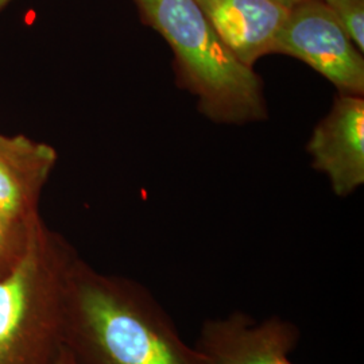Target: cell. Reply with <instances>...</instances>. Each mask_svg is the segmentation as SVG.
<instances>
[{
    "mask_svg": "<svg viewBox=\"0 0 364 364\" xmlns=\"http://www.w3.org/2000/svg\"><path fill=\"white\" fill-rule=\"evenodd\" d=\"M63 344L78 364H208L147 287L80 255L68 277Z\"/></svg>",
    "mask_w": 364,
    "mask_h": 364,
    "instance_id": "cell-1",
    "label": "cell"
},
{
    "mask_svg": "<svg viewBox=\"0 0 364 364\" xmlns=\"http://www.w3.org/2000/svg\"><path fill=\"white\" fill-rule=\"evenodd\" d=\"M146 25L174 53L178 81L200 111L218 123L242 124L266 117L259 76L225 46L196 0H134Z\"/></svg>",
    "mask_w": 364,
    "mask_h": 364,
    "instance_id": "cell-2",
    "label": "cell"
},
{
    "mask_svg": "<svg viewBox=\"0 0 364 364\" xmlns=\"http://www.w3.org/2000/svg\"><path fill=\"white\" fill-rule=\"evenodd\" d=\"M77 251L34 221L26 251L0 277V364H55L64 347L70 267Z\"/></svg>",
    "mask_w": 364,
    "mask_h": 364,
    "instance_id": "cell-3",
    "label": "cell"
},
{
    "mask_svg": "<svg viewBox=\"0 0 364 364\" xmlns=\"http://www.w3.org/2000/svg\"><path fill=\"white\" fill-rule=\"evenodd\" d=\"M273 53L306 63L344 95H363V53L324 0H301L289 10Z\"/></svg>",
    "mask_w": 364,
    "mask_h": 364,
    "instance_id": "cell-4",
    "label": "cell"
},
{
    "mask_svg": "<svg viewBox=\"0 0 364 364\" xmlns=\"http://www.w3.org/2000/svg\"><path fill=\"white\" fill-rule=\"evenodd\" d=\"M299 338L290 320L275 314L257 320L235 311L204 320L193 346L208 364H294L289 355Z\"/></svg>",
    "mask_w": 364,
    "mask_h": 364,
    "instance_id": "cell-5",
    "label": "cell"
},
{
    "mask_svg": "<svg viewBox=\"0 0 364 364\" xmlns=\"http://www.w3.org/2000/svg\"><path fill=\"white\" fill-rule=\"evenodd\" d=\"M313 166L326 173L340 197L364 182V100L341 93L331 112L313 131L308 144Z\"/></svg>",
    "mask_w": 364,
    "mask_h": 364,
    "instance_id": "cell-6",
    "label": "cell"
},
{
    "mask_svg": "<svg viewBox=\"0 0 364 364\" xmlns=\"http://www.w3.org/2000/svg\"><path fill=\"white\" fill-rule=\"evenodd\" d=\"M57 159L50 144L23 134H0V215L21 221L38 216L39 198Z\"/></svg>",
    "mask_w": 364,
    "mask_h": 364,
    "instance_id": "cell-7",
    "label": "cell"
},
{
    "mask_svg": "<svg viewBox=\"0 0 364 364\" xmlns=\"http://www.w3.org/2000/svg\"><path fill=\"white\" fill-rule=\"evenodd\" d=\"M225 46L245 65L273 53L289 10L273 0H196Z\"/></svg>",
    "mask_w": 364,
    "mask_h": 364,
    "instance_id": "cell-8",
    "label": "cell"
},
{
    "mask_svg": "<svg viewBox=\"0 0 364 364\" xmlns=\"http://www.w3.org/2000/svg\"><path fill=\"white\" fill-rule=\"evenodd\" d=\"M14 220L0 215V277L9 273L26 251L34 221Z\"/></svg>",
    "mask_w": 364,
    "mask_h": 364,
    "instance_id": "cell-9",
    "label": "cell"
},
{
    "mask_svg": "<svg viewBox=\"0 0 364 364\" xmlns=\"http://www.w3.org/2000/svg\"><path fill=\"white\" fill-rule=\"evenodd\" d=\"M356 48L364 52V0H324Z\"/></svg>",
    "mask_w": 364,
    "mask_h": 364,
    "instance_id": "cell-10",
    "label": "cell"
},
{
    "mask_svg": "<svg viewBox=\"0 0 364 364\" xmlns=\"http://www.w3.org/2000/svg\"><path fill=\"white\" fill-rule=\"evenodd\" d=\"M55 364H78L76 359L72 356V353L66 350L65 347L61 348V352L57 358Z\"/></svg>",
    "mask_w": 364,
    "mask_h": 364,
    "instance_id": "cell-11",
    "label": "cell"
},
{
    "mask_svg": "<svg viewBox=\"0 0 364 364\" xmlns=\"http://www.w3.org/2000/svg\"><path fill=\"white\" fill-rule=\"evenodd\" d=\"M274 3H277V4H279L281 7H284V9H287V10H290V9H293L297 3H299L301 0H273Z\"/></svg>",
    "mask_w": 364,
    "mask_h": 364,
    "instance_id": "cell-12",
    "label": "cell"
},
{
    "mask_svg": "<svg viewBox=\"0 0 364 364\" xmlns=\"http://www.w3.org/2000/svg\"><path fill=\"white\" fill-rule=\"evenodd\" d=\"M13 1L14 0H0V14L3 13Z\"/></svg>",
    "mask_w": 364,
    "mask_h": 364,
    "instance_id": "cell-13",
    "label": "cell"
}]
</instances>
